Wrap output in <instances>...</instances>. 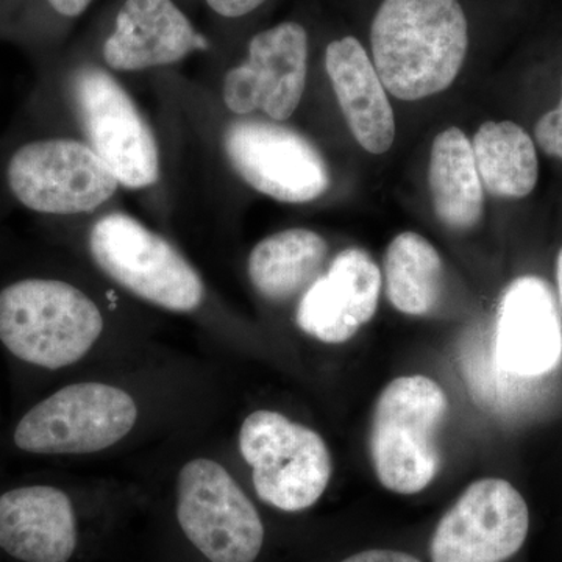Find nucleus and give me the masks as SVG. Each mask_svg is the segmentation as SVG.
Wrapping results in <instances>:
<instances>
[{"mask_svg":"<svg viewBox=\"0 0 562 562\" xmlns=\"http://www.w3.org/2000/svg\"><path fill=\"white\" fill-rule=\"evenodd\" d=\"M468 47L460 0H383L373 16V66L386 91L402 101H420L450 88Z\"/></svg>","mask_w":562,"mask_h":562,"instance_id":"nucleus-1","label":"nucleus"},{"mask_svg":"<svg viewBox=\"0 0 562 562\" xmlns=\"http://www.w3.org/2000/svg\"><path fill=\"white\" fill-rule=\"evenodd\" d=\"M105 330L101 303L70 281L29 277L0 290V342L27 364L70 368L90 357Z\"/></svg>","mask_w":562,"mask_h":562,"instance_id":"nucleus-2","label":"nucleus"},{"mask_svg":"<svg viewBox=\"0 0 562 562\" xmlns=\"http://www.w3.org/2000/svg\"><path fill=\"white\" fill-rule=\"evenodd\" d=\"M92 265L132 297L173 314L205 308L209 288L201 272L161 233L124 211H102L88 227Z\"/></svg>","mask_w":562,"mask_h":562,"instance_id":"nucleus-3","label":"nucleus"},{"mask_svg":"<svg viewBox=\"0 0 562 562\" xmlns=\"http://www.w3.org/2000/svg\"><path fill=\"white\" fill-rule=\"evenodd\" d=\"M68 98L81 132L122 190L147 191L162 177L157 133L116 74L102 65H81L69 76Z\"/></svg>","mask_w":562,"mask_h":562,"instance_id":"nucleus-4","label":"nucleus"},{"mask_svg":"<svg viewBox=\"0 0 562 562\" xmlns=\"http://www.w3.org/2000/svg\"><path fill=\"white\" fill-rule=\"evenodd\" d=\"M140 406L127 387L102 380L63 386L33 405L13 431L21 452L88 457L114 449L138 427Z\"/></svg>","mask_w":562,"mask_h":562,"instance_id":"nucleus-5","label":"nucleus"},{"mask_svg":"<svg viewBox=\"0 0 562 562\" xmlns=\"http://www.w3.org/2000/svg\"><path fill=\"white\" fill-rule=\"evenodd\" d=\"M449 412L446 392L424 375L392 380L373 409L369 449L376 479L395 494L424 491L438 475V431Z\"/></svg>","mask_w":562,"mask_h":562,"instance_id":"nucleus-6","label":"nucleus"},{"mask_svg":"<svg viewBox=\"0 0 562 562\" xmlns=\"http://www.w3.org/2000/svg\"><path fill=\"white\" fill-rule=\"evenodd\" d=\"M238 449L258 498L279 512L312 508L330 483L331 454L319 432L279 412L250 413L239 428Z\"/></svg>","mask_w":562,"mask_h":562,"instance_id":"nucleus-7","label":"nucleus"},{"mask_svg":"<svg viewBox=\"0 0 562 562\" xmlns=\"http://www.w3.org/2000/svg\"><path fill=\"white\" fill-rule=\"evenodd\" d=\"M7 183L24 209L57 217L102 213L122 190L99 155L70 136L22 144L7 165Z\"/></svg>","mask_w":562,"mask_h":562,"instance_id":"nucleus-8","label":"nucleus"},{"mask_svg":"<svg viewBox=\"0 0 562 562\" xmlns=\"http://www.w3.org/2000/svg\"><path fill=\"white\" fill-rule=\"evenodd\" d=\"M176 517L209 562H255L265 546L257 506L220 461L195 457L176 476Z\"/></svg>","mask_w":562,"mask_h":562,"instance_id":"nucleus-9","label":"nucleus"},{"mask_svg":"<svg viewBox=\"0 0 562 562\" xmlns=\"http://www.w3.org/2000/svg\"><path fill=\"white\" fill-rule=\"evenodd\" d=\"M236 176L266 198L291 205L319 199L330 172L319 149L294 128L268 117H235L221 135Z\"/></svg>","mask_w":562,"mask_h":562,"instance_id":"nucleus-10","label":"nucleus"},{"mask_svg":"<svg viewBox=\"0 0 562 562\" xmlns=\"http://www.w3.org/2000/svg\"><path fill=\"white\" fill-rule=\"evenodd\" d=\"M308 54V33L299 22H280L257 33L246 60L222 80L225 110L236 117L262 113L276 122L290 120L305 94Z\"/></svg>","mask_w":562,"mask_h":562,"instance_id":"nucleus-11","label":"nucleus"},{"mask_svg":"<svg viewBox=\"0 0 562 562\" xmlns=\"http://www.w3.org/2000/svg\"><path fill=\"white\" fill-rule=\"evenodd\" d=\"M528 531L522 494L506 480H479L439 520L431 562H506L520 552Z\"/></svg>","mask_w":562,"mask_h":562,"instance_id":"nucleus-12","label":"nucleus"},{"mask_svg":"<svg viewBox=\"0 0 562 562\" xmlns=\"http://www.w3.org/2000/svg\"><path fill=\"white\" fill-rule=\"evenodd\" d=\"M382 272L368 251L346 249L313 281L295 306V324L310 338L342 344L375 316Z\"/></svg>","mask_w":562,"mask_h":562,"instance_id":"nucleus-13","label":"nucleus"},{"mask_svg":"<svg viewBox=\"0 0 562 562\" xmlns=\"http://www.w3.org/2000/svg\"><path fill=\"white\" fill-rule=\"evenodd\" d=\"M206 41L173 0H125L102 44L111 72H143L177 65Z\"/></svg>","mask_w":562,"mask_h":562,"instance_id":"nucleus-14","label":"nucleus"},{"mask_svg":"<svg viewBox=\"0 0 562 562\" xmlns=\"http://www.w3.org/2000/svg\"><path fill=\"white\" fill-rule=\"evenodd\" d=\"M79 549V519L68 492L50 484L0 494V552L16 562H70Z\"/></svg>","mask_w":562,"mask_h":562,"instance_id":"nucleus-15","label":"nucleus"},{"mask_svg":"<svg viewBox=\"0 0 562 562\" xmlns=\"http://www.w3.org/2000/svg\"><path fill=\"white\" fill-rule=\"evenodd\" d=\"M495 358L506 372L539 376L562 357L560 317L549 284L520 277L503 292L494 339Z\"/></svg>","mask_w":562,"mask_h":562,"instance_id":"nucleus-16","label":"nucleus"},{"mask_svg":"<svg viewBox=\"0 0 562 562\" xmlns=\"http://www.w3.org/2000/svg\"><path fill=\"white\" fill-rule=\"evenodd\" d=\"M325 69L351 135L369 154L382 155L395 139L386 88L360 41L344 36L325 50Z\"/></svg>","mask_w":562,"mask_h":562,"instance_id":"nucleus-17","label":"nucleus"},{"mask_svg":"<svg viewBox=\"0 0 562 562\" xmlns=\"http://www.w3.org/2000/svg\"><path fill=\"white\" fill-rule=\"evenodd\" d=\"M328 244L310 228H286L261 239L247 258L251 288L272 305L297 301L324 272Z\"/></svg>","mask_w":562,"mask_h":562,"instance_id":"nucleus-18","label":"nucleus"},{"mask_svg":"<svg viewBox=\"0 0 562 562\" xmlns=\"http://www.w3.org/2000/svg\"><path fill=\"white\" fill-rule=\"evenodd\" d=\"M428 183L432 209L446 227L471 231L482 220L484 188L472 143L460 128H446L432 140Z\"/></svg>","mask_w":562,"mask_h":562,"instance_id":"nucleus-19","label":"nucleus"},{"mask_svg":"<svg viewBox=\"0 0 562 562\" xmlns=\"http://www.w3.org/2000/svg\"><path fill=\"white\" fill-rule=\"evenodd\" d=\"M472 149L483 188L495 198L524 199L538 184L535 140L516 122H484L473 136Z\"/></svg>","mask_w":562,"mask_h":562,"instance_id":"nucleus-20","label":"nucleus"},{"mask_svg":"<svg viewBox=\"0 0 562 562\" xmlns=\"http://www.w3.org/2000/svg\"><path fill=\"white\" fill-rule=\"evenodd\" d=\"M443 266L438 250L419 233L395 236L384 255L386 295L397 312L427 316L441 299Z\"/></svg>","mask_w":562,"mask_h":562,"instance_id":"nucleus-21","label":"nucleus"},{"mask_svg":"<svg viewBox=\"0 0 562 562\" xmlns=\"http://www.w3.org/2000/svg\"><path fill=\"white\" fill-rule=\"evenodd\" d=\"M535 136L543 154L562 161V94L557 109L543 114L536 124Z\"/></svg>","mask_w":562,"mask_h":562,"instance_id":"nucleus-22","label":"nucleus"},{"mask_svg":"<svg viewBox=\"0 0 562 562\" xmlns=\"http://www.w3.org/2000/svg\"><path fill=\"white\" fill-rule=\"evenodd\" d=\"M266 0H206L211 10L228 20L246 16L257 9H260Z\"/></svg>","mask_w":562,"mask_h":562,"instance_id":"nucleus-23","label":"nucleus"},{"mask_svg":"<svg viewBox=\"0 0 562 562\" xmlns=\"http://www.w3.org/2000/svg\"><path fill=\"white\" fill-rule=\"evenodd\" d=\"M341 562H422L413 554L398 552V550H366L355 553Z\"/></svg>","mask_w":562,"mask_h":562,"instance_id":"nucleus-24","label":"nucleus"},{"mask_svg":"<svg viewBox=\"0 0 562 562\" xmlns=\"http://www.w3.org/2000/svg\"><path fill=\"white\" fill-rule=\"evenodd\" d=\"M92 0H47L50 9L63 18L74 20L90 9Z\"/></svg>","mask_w":562,"mask_h":562,"instance_id":"nucleus-25","label":"nucleus"},{"mask_svg":"<svg viewBox=\"0 0 562 562\" xmlns=\"http://www.w3.org/2000/svg\"><path fill=\"white\" fill-rule=\"evenodd\" d=\"M557 280H558V291H560V301H561V306H562V249L560 250V254H558Z\"/></svg>","mask_w":562,"mask_h":562,"instance_id":"nucleus-26","label":"nucleus"}]
</instances>
